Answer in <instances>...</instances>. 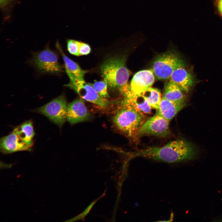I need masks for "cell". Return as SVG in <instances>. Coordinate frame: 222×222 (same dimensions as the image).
<instances>
[{
    "instance_id": "1",
    "label": "cell",
    "mask_w": 222,
    "mask_h": 222,
    "mask_svg": "<svg viewBox=\"0 0 222 222\" xmlns=\"http://www.w3.org/2000/svg\"><path fill=\"white\" fill-rule=\"evenodd\" d=\"M132 154L133 157H143L171 163L193 160L197 155L198 151L193 144L184 139L179 138L162 146L150 147Z\"/></svg>"
},
{
    "instance_id": "2",
    "label": "cell",
    "mask_w": 222,
    "mask_h": 222,
    "mask_svg": "<svg viewBox=\"0 0 222 222\" xmlns=\"http://www.w3.org/2000/svg\"><path fill=\"white\" fill-rule=\"evenodd\" d=\"M114 116L113 122L118 129L128 136H136L147 120L143 113L124 99Z\"/></svg>"
},
{
    "instance_id": "3",
    "label": "cell",
    "mask_w": 222,
    "mask_h": 222,
    "mask_svg": "<svg viewBox=\"0 0 222 222\" xmlns=\"http://www.w3.org/2000/svg\"><path fill=\"white\" fill-rule=\"evenodd\" d=\"M125 56L110 57L101 65L100 69L104 80L110 88L119 90L128 84L130 72L126 66Z\"/></svg>"
},
{
    "instance_id": "4",
    "label": "cell",
    "mask_w": 222,
    "mask_h": 222,
    "mask_svg": "<svg viewBox=\"0 0 222 222\" xmlns=\"http://www.w3.org/2000/svg\"><path fill=\"white\" fill-rule=\"evenodd\" d=\"M185 64L177 53L169 51L158 56L153 61L151 69L158 79L166 80L170 79L177 68Z\"/></svg>"
},
{
    "instance_id": "5",
    "label": "cell",
    "mask_w": 222,
    "mask_h": 222,
    "mask_svg": "<svg viewBox=\"0 0 222 222\" xmlns=\"http://www.w3.org/2000/svg\"><path fill=\"white\" fill-rule=\"evenodd\" d=\"M67 106L65 97L62 94L32 111L43 115L51 122L61 127L67 120Z\"/></svg>"
},
{
    "instance_id": "6",
    "label": "cell",
    "mask_w": 222,
    "mask_h": 222,
    "mask_svg": "<svg viewBox=\"0 0 222 222\" xmlns=\"http://www.w3.org/2000/svg\"><path fill=\"white\" fill-rule=\"evenodd\" d=\"M69 78V82L65 86L74 90L82 99L102 108L109 106V101L107 98L100 96L91 84L87 83L84 79H80L75 77Z\"/></svg>"
},
{
    "instance_id": "7",
    "label": "cell",
    "mask_w": 222,
    "mask_h": 222,
    "mask_svg": "<svg viewBox=\"0 0 222 222\" xmlns=\"http://www.w3.org/2000/svg\"><path fill=\"white\" fill-rule=\"evenodd\" d=\"M32 62L36 68L42 73L57 74L62 71L57 53L48 47L34 54Z\"/></svg>"
},
{
    "instance_id": "8",
    "label": "cell",
    "mask_w": 222,
    "mask_h": 222,
    "mask_svg": "<svg viewBox=\"0 0 222 222\" xmlns=\"http://www.w3.org/2000/svg\"><path fill=\"white\" fill-rule=\"evenodd\" d=\"M169 122L157 112L147 119L139 130L136 136L152 135L164 137L170 132Z\"/></svg>"
},
{
    "instance_id": "9",
    "label": "cell",
    "mask_w": 222,
    "mask_h": 222,
    "mask_svg": "<svg viewBox=\"0 0 222 222\" xmlns=\"http://www.w3.org/2000/svg\"><path fill=\"white\" fill-rule=\"evenodd\" d=\"M155 77L151 69L142 70L137 72L133 76L129 85V91L126 94H141L151 87L154 82Z\"/></svg>"
},
{
    "instance_id": "10",
    "label": "cell",
    "mask_w": 222,
    "mask_h": 222,
    "mask_svg": "<svg viewBox=\"0 0 222 222\" xmlns=\"http://www.w3.org/2000/svg\"><path fill=\"white\" fill-rule=\"evenodd\" d=\"M31 149L21 140L14 129L8 135L0 139V151L4 154L19 151L30 150Z\"/></svg>"
},
{
    "instance_id": "11",
    "label": "cell",
    "mask_w": 222,
    "mask_h": 222,
    "mask_svg": "<svg viewBox=\"0 0 222 222\" xmlns=\"http://www.w3.org/2000/svg\"><path fill=\"white\" fill-rule=\"evenodd\" d=\"M89 116L82 99H76L67 106V119L71 124L84 121L89 118Z\"/></svg>"
},
{
    "instance_id": "12",
    "label": "cell",
    "mask_w": 222,
    "mask_h": 222,
    "mask_svg": "<svg viewBox=\"0 0 222 222\" xmlns=\"http://www.w3.org/2000/svg\"><path fill=\"white\" fill-rule=\"evenodd\" d=\"M169 79L170 81L176 84L186 93L189 92L194 83V77L186 68L185 64L177 68Z\"/></svg>"
},
{
    "instance_id": "13",
    "label": "cell",
    "mask_w": 222,
    "mask_h": 222,
    "mask_svg": "<svg viewBox=\"0 0 222 222\" xmlns=\"http://www.w3.org/2000/svg\"><path fill=\"white\" fill-rule=\"evenodd\" d=\"M186 105L185 103H177L162 97L157 113L170 121Z\"/></svg>"
},
{
    "instance_id": "14",
    "label": "cell",
    "mask_w": 222,
    "mask_h": 222,
    "mask_svg": "<svg viewBox=\"0 0 222 222\" xmlns=\"http://www.w3.org/2000/svg\"><path fill=\"white\" fill-rule=\"evenodd\" d=\"M56 47L62 56L66 72L69 78L75 77L84 79V75L88 71L82 69L77 63L68 57L64 53L58 42L56 43Z\"/></svg>"
},
{
    "instance_id": "15",
    "label": "cell",
    "mask_w": 222,
    "mask_h": 222,
    "mask_svg": "<svg viewBox=\"0 0 222 222\" xmlns=\"http://www.w3.org/2000/svg\"><path fill=\"white\" fill-rule=\"evenodd\" d=\"M14 129L21 140L27 146L32 148L35 135L32 121L29 120L24 121L20 125L15 127Z\"/></svg>"
},
{
    "instance_id": "16",
    "label": "cell",
    "mask_w": 222,
    "mask_h": 222,
    "mask_svg": "<svg viewBox=\"0 0 222 222\" xmlns=\"http://www.w3.org/2000/svg\"><path fill=\"white\" fill-rule=\"evenodd\" d=\"M183 91L177 85L170 81L165 86L162 97L177 103H185Z\"/></svg>"
},
{
    "instance_id": "17",
    "label": "cell",
    "mask_w": 222,
    "mask_h": 222,
    "mask_svg": "<svg viewBox=\"0 0 222 222\" xmlns=\"http://www.w3.org/2000/svg\"><path fill=\"white\" fill-rule=\"evenodd\" d=\"M125 97V99L131 102L142 112L149 113L151 111V108L141 94L129 93Z\"/></svg>"
},
{
    "instance_id": "18",
    "label": "cell",
    "mask_w": 222,
    "mask_h": 222,
    "mask_svg": "<svg viewBox=\"0 0 222 222\" xmlns=\"http://www.w3.org/2000/svg\"><path fill=\"white\" fill-rule=\"evenodd\" d=\"M141 94L146 99L151 108L158 109L162 99L161 92L158 89L150 87Z\"/></svg>"
},
{
    "instance_id": "19",
    "label": "cell",
    "mask_w": 222,
    "mask_h": 222,
    "mask_svg": "<svg viewBox=\"0 0 222 222\" xmlns=\"http://www.w3.org/2000/svg\"><path fill=\"white\" fill-rule=\"evenodd\" d=\"M91 84L95 90L101 97L105 98L109 97L107 91L108 85L105 80L96 81L94 83Z\"/></svg>"
},
{
    "instance_id": "20",
    "label": "cell",
    "mask_w": 222,
    "mask_h": 222,
    "mask_svg": "<svg viewBox=\"0 0 222 222\" xmlns=\"http://www.w3.org/2000/svg\"><path fill=\"white\" fill-rule=\"evenodd\" d=\"M80 41L73 39L67 41V47L69 52L71 54L79 56V48Z\"/></svg>"
},
{
    "instance_id": "21",
    "label": "cell",
    "mask_w": 222,
    "mask_h": 222,
    "mask_svg": "<svg viewBox=\"0 0 222 222\" xmlns=\"http://www.w3.org/2000/svg\"><path fill=\"white\" fill-rule=\"evenodd\" d=\"M91 51V48L89 45L80 42L79 48V56L89 54Z\"/></svg>"
},
{
    "instance_id": "22",
    "label": "cell",
    "mask_w": 222,
    "mask_h": 222,
    "mask_svg": "<svg viewBox=\"0 0 222 222\" xmlns=\"http://www.w3.org/2000/svg\"><path fill=\"white\" fill-rule=\"evenodd\" d=\"M215 5L218 13L222 17V0H215Z\"/></svg>"
},
{
    "instance_id": "23",
    "label": "cell",
    "mask_w": 222,
    "mask_h": 222,
    "mask_svg": "<svg viewBox=\"0 0 222 222\" xmlns=\"http://www.w3.org/2000/svg\"><path fill=\"white\" fill-rule=\"evenodd\" d=\"M9 1V0H0V3L2 5H4Z\"/></svg>"
}]
</instances>
